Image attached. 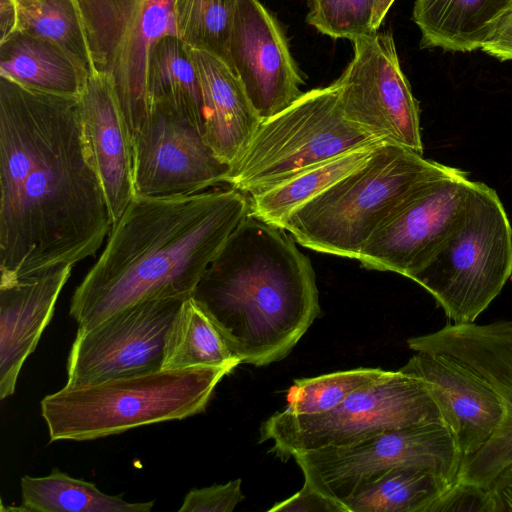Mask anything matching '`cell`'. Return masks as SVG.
Masks as SVG:
<instances>
[{
	"mask_svg": "<svg viewBox=\"0 0 512 512\" xmlns=\"http://www.w3.org/2000/svg\"><path fill=\"white\" fill-rule=\"evenodd\" d=\"M112 226L78 98L0 75V287L94 256Z\"/></svg>",
	"mask_w": 512,
	"mask_h": 512,
	"instance_id": "obj_1",
	"label": "cell"
},
{
	"mask_svg": "<svg viewBox=\"0 0 512 512\" xmlns=\"http://www.w3.org/2000/svg\"><path fill=\"white\" fill-rule=\"evenodd\" d=\"M249 206V197L232 187L136 196L75 289L70 316L79 329H90L147 300L191 297Z\"/></svg>",
	"mask_w": 512,
	"mask_h": 512,
	"instance_id": "obj_2",
	"label": "cell"
},
{
	"mask_svg": "<svg viewBox=\"0 0 512 512\" xmlns=\"http://www.w3.org/2000/svg\"><path fill=\"white\" fill-rule=\"evenodd\" d=\"M192 298L241 363L286 357L320 314L316 275L285 230L247 215L199 281Z\"/></svg>",
	"mask_w": 512,
	"mask_h": 512,
	"instance_id": "obj_3",
	"label": "cell"
},
{
	"mask_svg": "<svg viewBox=\"0 0 512 512\" xmlns=\"http://www.w3.org/2000/svg\"><path fill=\"white\" fill-rule=\"evenodd\" d=\"M236 366L164 369L66 387L45 396L41 415L51 442L85 441L202 413Z\"/></svg>",
	"mask_w": 512,
	"mask_h": 512,
	"instance_id": "obj_4",
	"label": "cell"
},
{
	"mask_svg": "<svg viewBox=\"0 0 512 512\" xmlns=\"http://www.w3.org/2000/svg\"><path fill=\"white\" fill-rule=\"evenodd\" d=\"M455 169L382 144L359 168L291 212L279 228L306 248L358 259L372 234L407 197Z\"/></svg>",
	"mask_w": 512,
	"mask_h": 512,
	"instance_id": "obj_5",
	"label": "cell"
},
{
	"mask_svg": "<svg viewBox=\"0 0 512 512\" xmlns=\"http://www.w3.org/2000/svg\"><path fill=\"white\" fill-rule=\"evenodd\" d=\"M512 274V229L497 193L471 186L449 236L409 278L426 289L455 324L474 323Z\"/></svg>",
	"mask_w": 512,
	"mask_h": 512,
	"instance_id": "obj_6",
	"label": "cell"
},
{
	"mask_svg": "<svg viewBox=\"0 0 512 512\" xmlns=\"http://www.w3.org/2000/svg\"><path fill=\"white\" fill-rule=\"evenodd\" d=\"M384 143L344 116L334 82L263 120L225 184L251 197L338 155Z\"/></svg>",
	"mask_w": 512,
	"mask_h": 512,
	"instance_id": "obj_7",
	"label": "cell"
},
{
	"mask_svg": "<svg viewBox=\"0 0 512 512\" xmlns=\"http://www.w3.org/2000/svg\"><path fill=\"white\" fill-rule=\"evenodd\" d=\"M435 423L445 425L425 383L400 370L387 371L332 410L309 415L275 412L262 423L260 442L272 441L270 452L287 461L298 452L351 445L385 430Z\"/></svg>",
	"mask_w": 512,
	"mask_h": 512,
	"instance_id": "obj_8",
	"label": "cell"
},
{
	"mask_svg": "<svg viewBox=\"0 0 512 512\" xmlns=\"http://www.w3.org/2000/svg\"><path fill=\"white\" fill-rule=\"evenodd\" d=\"M94 72L112 85L132 139L151 103L148 71L161 38L177 35L174 0H76Z\"/></svg>",
	"mask_w": 512,
	"mask_h": 512,
	"instance_id": "obj_9",
	"label": "cell"
},
{
	"mask_svg": "<svg viewBox=\"0 0 512 512\" xmlns=\"http://www.w3.org/2000/svg\"><path fill=\"white\" fill-rule=\"evenodd\" d=\"M304 481L344 502L384 473L399 467L429 469L453 484L463 460L444 424L385 430L346 446L295 453Z\"/></svg>",
	"mask_w": 512,
	"mask_h": 512,
	"instance_id": "obj_10",
	"label": "cell"
},
{
	"mask_svg": "<svg viewBox=\"0 0 512 512\" xmlns=\"http://www.w3.org/2000/svg\"><path fill=\"white\" fill-rule=\"evenodd\" d=\"M344 116L385 143L423 155L419 108L390 32L353 41V58L335 81Z\"/></svg>",
	"mask_w": 512,
	"mask_h": 512,
	"instance_id": "obj_11",
	"label": "cell"
},
{
	"mask_svg": "<svg viewBox=\"0 0 512 512\" xmlns=\"http://www.w3.org/2000/svg\"><path fill=\"white\" fill-rule=\"evenodd\" d=\"M415 352L446 355L484 380L503 406L502 421L492 437L462 460L457 482L484 489L512 463V320L489 324H447L407 340Z\"/></svg>",
	"mask_w": 512,
	"mask_h": 512,
	"instance_id": "obj_12",
	"label": "cell"
},
{
	"mask_svg": "<svg viewBox=\"0 0 512 512\" xmlns=\"http://www.w3.org/2000/svg\"><path fill=\"white\" fill-rule=\"evenodd\" d=\"M184 300H147L93 328H78L67 359L65 386L79 387L161 369L167 335Z\"/></svg>",
	"mask_w": 512,
	"mask_h": 512,
	"instance_id": "obj_13",
	"label": "cell"
},
{
	"mask_svg": "<svg viewBox=\"0 0 512 512\" xmlns=\"http://www.w3.org/2000/svg\"><path fill=\"white\" fill-rule=\"evenodd\" d=\"M472 184L457 168L425 182L381 223L357 260L409 278L457 226Z\"/></svg>",
	"mask_w": 512,
	"mask_h": 512,
	"instance_id": "obj_14",
	"label": "cell"
},
{
	"mask_svg": "<svg viewBox=\"0 0 512 512\" xmlns=\"http://www.w3.org/2000/svg\"><path fill=\"white\" fill-rule=\"evenodd\" d=\"M132 142L136 196L200 193L225 184L231 170L214 154L203 134L165 103L152 104Z\"/></svg>",
	"mask_w": 512,
	"mask_h": 512,
	"instance_id": "obj_15",
	"label": "cell"
},
{
	"mask_svg": "<svg viewBox=\"0 0 512 512\" xmlns=\"http://www.w3.org/2000/svg\"><path fill=\"white\" fill-rule=\"evenodd\" d=\"M228 52L230 68L262 121L302 94L303 80L285 34L258 0H237Z\"/></svg>",
	"mask_w": 512,
	"mask_h": 512,
	"instance_id": "obj_16",
	"label": "cell"
},
{
	"mask_svg": "<svg viewBox=\"0 0 512 512\" xmlns=\"http://www.w3.org/2000/svg\"><path fill=\"white\" fill-rule=\"evenodd\" d=\"M399 370L425 383L463 459L481 449L499 427L504 413L499 397L452 358L416 352Z\"/></svg>",
	"mask_w": 512,
	"mask_h": 512,
	"instance_id": "obj_17",
	"label": "cell"
},
{
	"mask_svg": "<svg viewBox=\"0 0 512 512\" xmlns=\"http://www.w3.org/2000/svg\"><path fill=\"white\" fill-rule=\"evenodd\" d=\"M78 109L114 224L136 197L132 136L112 85L96 72L78 97Z\"/></svg>",
	"mask_w": 512,
	"mask_h": 512,
	"instance_id": "obj_18",
	"label": "cell"
},
{
	"mask_svg": "<svg viewBox=\"0 0 512 512\" xmlns=\"http://www.w3.org/2000/svg\"><path fill=\"white\" fill-rule=\"evenodd\" d=\"M72 265L0 287V398L15 392L19 372L49 324Z\"/></svg>",
	"mask_w": 512,
	"mask_h": 512,
	"instance_id": "obj_19",
	"label": "cell"
},
{
	"mask_svg": "<svg viewBox=\"0 0 512 512\" xmlns=\"http://www.w3.org/2000/svg\"><path fill=\"white\" fill-rule=\"evenodd\" d=\"M188 49L202 92L204 139L214 154L232 168L262 119L240 80L224 61L208 52L189 46Z\"/></svg>",
	"mask_w": 512,
	"mask_h": 512,
	"instance_id": "obj_20",
	"label": "cell"
},
{
	"mask_svg": "<svg viewBox=\"0 0 512 512\" xmlns=\"http://www.w3.org/2000/svg\"><path fill=\"white\" fill-rule=\"evenodd\" d=\"M512 12V0H415L413 21L422 47L481 49Z\"/></svg>",
	"mask_w": 512,
	"mask_h": 512,
	"instance_id": "obj_21",
	"label": "cell"
},
{
	"mask_svg": "<svg viewBox=\"0 0 512 512\" xmlns=\"http://www.w3.org/2000/svg\"><path fill=\"white\" fill-rule=\"evenodd\" d=\"M0 75L31 90L78 98L87 82L55 44L16 29L0 41Z\"/></svg>",
	"mask_w": 512,
	"mask_h": 512,
	"instance_id": "obj_22",
	"label": "cell"
},
{
	"mask_svg": "<svg viewBox=\"0 0 512 512\" xmlns=\"http://www.w3.org/2000/svg\"><path fill=\"white\" fill-rule=\"evenodd\" d=\"M380 145L361 147L338 155L249 197V215L280 227L295 209L363 165Z\"/></svg>",
	"mask_w": 512,
	"mask_h": 512,
	"instance_id": "obj_23",
	"label": "cell"
},
{
	"mask_svg": "<svg viewBox=\"0 0 512 512\" xmlns=\"http://www.w3.org/2000/svg\"><path fill=\"white\" fill-rule=\"evenodd\" d=\"M151 106L165 103L202 134L204 109L197 70L188 46L177 35L160 39L151 53L148 71Z\"/></svg>",
	"mask_w": 512,
	"mask_h": 512,
	"instance_id": "obj_24",
	"label": "cell"
},
{
	"mask_svg": "<svg viewBox=\"0 0 512 512\" xmlns=\"http://www.w3.org/2000/svg\"><path fill=\"white\" fill-rule=\"evenodd\" d=\"M21 511L28 512H149L154 501L130 503L101 492L94 483L54 468L43 477L21 478Z\"/></svg>",
	"mask_w": 512,
	"mask_h": 512,
	"instance_id": "obj_25",
	"label": "cell"
},
{
	"mask_svg": "<svg viewBox=\"0 0 512 512\" xmlns=\"http://www.w3.org/2000/svg\"><path fill=\"white\" fill-rule=\"evenodd\" d=\"M240 363L211 317L192 296L185 299L167 335L162 368Z\"/></svg>",
	"mask_w": 512,
	"mask_h": 512,
	"instance_id": "obj_26",
	"label": "cell"
},
{
	"mask_svg": "<svg viewBox=\"0 0 512 512\" xmlns=\"http://www.w3.org/2000/svg\"><path fill=\"white\" fill-rule=\"evenodd\" d=\"M450 485L429 469L399 467L384 473L343 503L349 512H430L434 501Z\"/></svg>",
	"mask_w": 512,
	"mask_h": 512,
	"instance_id": "obj_27",
	"label": "cell"
},
{
	"mask_svg": "<svg viewBox=\"0 0 512 512\" xmlns=\"http://www.w3.org/2000/svg\"><path fill=\"white\" fill-rule=\"evenodd\" d=\"M17 29L61 48L88 77L94 72L76 0H16Z\"/></svg>",
	"mask_w": 512,
	"mask_h": 512,
	"instance_id": "obj_28",
	"label": "cell"
},
{
	"mask_svg": "<svg viewBox=\"0 0 512 512\" xmlns=\"http://www.w3.org/2000/svg\"><path fill=\"white\" fill-rule=\"evenodd\" d=\"M236 5L237 0H174L178 36L187 46L208 52L230 67L228 48Z\"/></svg>",
	"mask_w": 512,
	"mask_h": 512,
	"instance_id": "obj_29",
	"label": "cell"
},
{
	"mask_svg": "<svg viewBox=\"0 0 512 512\" xmlns=\"http://www.w3.org/2000/svg\"><path fill=\"white\" fill-rule=\"evenodd\" d=\"M380 368H357L298 379L288 393V413L309 415L334 409L356 389L386 374Z\"/></svg>",
	"mask_w": 512,
	"mask_h": 512,
	"instance_id": "obj_30",
	"label": "cell"
},
{
	"mask_svg": "<svg viewBox=\"0 0 512 512\" xmlns=\"http://www.w3.org/2000/svg\"><path fill=\"white\" fill-rule=\"evenodd\" d=\"M374 0H307V22L332 38L352 42L376 31L372 28Z\"/></svg>",
	"mask_w": 512,
	"mask_h": 512,
	"instance_id": "obj_31",
	"label": "cell"
},
{
	"mask_svg": "<svg viewBox=\"0 0 512 512\" xmlns=\"http://www.w3.org/2000/svg\"><path fill=\"white\" fill-rule=\"evenodd\" d=\"M244 499L241 479L226 484H214L191 489L185 496L179 512H232Z\"/></svg>",
	"mask_w": 512,
	"mask_h": 512,
	"instance_id": "obj_32",
	"label": "cell"
},
{
	"mask_svg": "<svg viewBox=\"0 0 512 512\" xmlns=\"http://www.w3.org/2000/svg\"><path fill=\"white\" fill-rule=\"evenodd\" d=\"M495 512L487 489L455 481L432 504L430 512Z\"/></svg>",
	"mask_w": 512,
	"mask_h": 512,
	"instance_id": "obj_33",
	"label": "cell"
},
{
	"mask_svg": "<svg viewBox=\"0 0 512 512\" xmlns=\"http://www.w3.org/2000/svg\"><path fill=\"white\" fill-rule=\"evenodd\" d=\"M270 512H349L346 505L304 481L303 487L288 499L274 504Z\"/></svg>",
	"mask_w": 512,
	"mask_h": 512,
	"instance_id": "obj_34",
	"label": "cell"
},
{
	"mask_svg": "<svg viewBox=\"0 0 512 512\" xmlns=\"http://www.w3.org/2000/svg\"><path fill=\"white\" fill-rule=\"evenodd\" d=\"M487 490L495 512H512V463L494 477Z\"/></svg>",
	"mask_w": 512,
	"mask_h": 512,
	"instance_id": "obj_35",
	"label": "cell"
},
{
	"mask_svg": "<svg viewBox=\"0 0 512 512\" xmlns=\"http://www.w3.org/2000/svg\"><path fill=\"white\" fill-rule=\"evenodd\" d=\"M481 49L501 61L512 60V12Z\"/></svg>",
	"mask_w": 512,
	"mask_h": 512,
	"instance_id": "obj_36",
	"label": "cell"
},
{
	"mask_svg": "<svg viewBox=\"0 0 512 512\" xmlns=\"http://www.w3.org/2000/svg\"><path fill=\"white\" fill-rule=\"evenodd\" d=\"M18 12L16 0H0V41L17 29Z\"/></svg>",
	"mask_w": 512,
	"mask_h": 512,
	"instance_id": "obj_37",
	"label": "cell"
},
{
	"mask_svg": "<svg viewBox=\"0 0 512 512\" xmlns=\"http://www.w3.org/2000/svg\"><path fill=\"white\" fill-rule=\"evenodd\" d=\"M395 0H374L372 12V28L374 31L380 27L384 17Z\"/></svg>",
	"mask_w": 512,
	"mask_h": 512,
	"instance_id": "obj_38",
	"label": "cell"
},
{
	"mask_svg": "<svg viewBox=\"0 0 512 512\" xmlns=\"http://www.w3.org/2000/svg\"><path fill=\"white\" fill-rule=\"evenodd\" d=\"M510 278L512 279V274H511Z\"/></svg>",
	"mask_w": 512,
	"mask_h": 512,
	"instance_id": "obj_39",
	"label": "cell"
}]
</instances>
